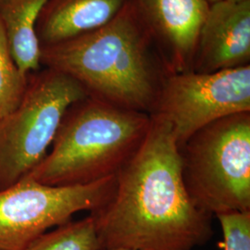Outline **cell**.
<instances>
[{"mask_svg": "<svg viewBox=\"0 0 250 250\" xmlns=\"http://www.w3.org/2000/svg\"><path fill=\"white\" fill-rule=\"evenodd\" d=\"M116 175L86 185L53 187L24 177L0 190V250H23L38 236L94 212L110 200Z\"/></svg>", "mask_w": 250, "mask_h": 250, "instance_id": "cell-6", "label": "cell"}, {"mask_svg": "<svg viewBox=\"0 0 250 250\" xmlns=\"http://www.w3.org/2000/svg\"><path fill=\"white\" fill-rule=\"evenodd\" d=\"M23 250H101L93 215L44 232Z\"/></svg>", "mask_w": 250, "mask_h": 250, "instance_id": "cell-12", "label": "cell"}, {"mask_svg": "<svg viewBox=\"0 0 250 250\" xmlns=\"http://www.w3.org/2000/svg\"><path fill=\"white\" fill-rule=\"evenodd\" d=\"M137 21L126 3L99 29L41 46V63L72 77L88 96L150 114L163 80Z\"/></svg>", "mask_w": 250, "mask_h": 250, "instance_id": "cell-2", "label": "cell"}, {"mask_svg": "<svg viewBox=\"0 0 250 250\" xmlns=\"http://www.w3.org/2000/svg\"><path fill=\"white\" fill-rule=\"evenodd\" d=\"M27 83L28 76L21 72L14 62L0 21V119L18 106Z\"/></svg>", "mask_w": 250, "mask_h": 250, "instance_id": "cell-13", "label": "cell"}, {"mask_svg": "<svg viewBox=\"0 0 250 250\" xmlns=\"http://www.w3.org/2000/svg\"><path fill=\"white\" fill-rule=\"evenodd\" d=\"M208 2H211V3H215V2H218V1H221V0H207Z\"/></svg>", "mask_w": 250, "mask_h": 250, "instance_id": "cell-17", "label": "cell"}, {"mask_svg": "<svg viewBox=\"0 0 250 250\" xmlns=\"http://www.w3.org/2000/svg\"><path fill=\"white\" fill-rule=\"evenodd\" d=\"M86 97L79 83L56 70L28 76L18 106L0 119V190L26 177L42 162L67 110Z\"/></svg>", "mask_w": 250, "mask_h": 250, "instance_id": "cell-5", "label": "cell"}, {"mask_svg": "<svg viewBox=\"0 0 250 250\" xmlns=\"http://www.w3.org/2000/svg\"><path fill=\"white\" fill-rule=\"evenodd\" d=\"M150 114L88 96L70 107L51 150L27 177L66 187L116 175L143 143Z\"/></svg>", "mask_w": 250, "mask_h": 250, "instance_id": "cell-3", "label": "cell"}, {"mask_svg": "<svg viewBox=\"0 0 250 250\" xmlns=\"http://www.w3.org/2000/svg\"><path fill=\"white\" fill-rule=\"evenodd\" d=\"M143 143L117 172L113 196L91 212L101 250H194L210 240L211 216L188 194L176 137L152 115Z\"/></svg>", "mask_w": 250, "mask_h": 250, "instance_id": "cell-1", "label": "cell"}, {"mask_svg": "<svg viewBox=\"0 0 250 250\" xmlns=\"http://www.w3.org/2000/svg\"><path fill=\"white\" fill-rule=\"evenodd\" d=\"M224 234V250H250V211L216 216Z\"/></svg>", "mask_w": 250, "mask_h": 250, "instance_id": "cell-14", "label": "cell"}, {"mask_svg": "<svg viewBox=\"0 0 250 250\" xmlns=\"http://www.w3.org/2000/svg\"><path fill=\"white\" fill-rule=\"evenodd\" d=\"M49 0H5L0 5V21L11 55L21 72L26 76L41 64V44L37 22Z\"/></svg>", "mask_w": 250, "mask_h": 250, "instance_id": "cell-11", "label": "cell"}, {"mask_svg": "<svg viewBox=\"0 0 250 250\" xmlns=\"http://www.w3.org/2000/svg\"><path fill=\"white\" fill-rule=\"evenodd\" d=\"M188 194L206 213L250 211V112L206 125L180 146Z\"/></svg>", "mask_w": 250, "mask_h": 250, "instance_id": "cell-4", "label": "cell"}, {"mask_svg": "<svg viewBox=\"0 0 250 250\" xmlns=\"http://www.w3.org/2000/svg\"><path fill=\"white\" fill-rule=\"evenodd\" d=\"M127 0H49L37 22L41 46L53 45L107 24Z\"/></svg>", "mask_w": 250, "mask_h": 250, "instance_id": "cell-10", "label": "cell"}, {"mask_svg": "<svg viewBox=\"0 0 250 250\" xmlns=\"http://www.w3.org/2000/svg\"><path fill=\"white\" fill-rule=\"evenodd\" d=\"M241 112H250V65L171 73L163 79L150 114L170 124L182 146L206 125Z\"/></svg>", "mask_w": 250, "mask_h": 250, "instance_id": "cell-7", "label": "cell"}, {"mask_svg": "<svg viewBox=\"0 0 250 250\" xmlns=\"http://www.w3.org/2000/svg\"><path fill=\"white\" fill-rule=\"evenodd\" d=\"M4 1H5V0H0V5H1V4H2Z\"/></svg>", "mask_w": 250, "mask_h": 250, "instance_id": "cell-18", "label": "cell"}, {"mask_svg": "<svg viewBox=\"0 0 250 250\" xmlns=\"http://www.w3.org/2000/svg\"><path fill=\"white\" fill-rule=\"evenodd\" d=\"M197 72L249 65L250 0H221L209 6L197 39Z\"/></svg>", "mask_w": 250, "mask_h": 250, "instance_id": "cell-8", "label": "cell"}, {"mask_svg": "<svg viewBox=\"0 0 250 250\" xmlns=\"http://www.w3.org/2000/svg\"><path fill=\"white\" fill-rule=\"evenodd\" d=\"M149 25L171 51L173 73L189 72L198 34L209 8L207 0H134Z\"/></svg>", "mask_w": 250, "mask_h": 250, "instance_id": "cell-9", "label": "cell"}, {"mask_svg": "<svg viewBox=\"0 0 250 250\" xmlns=\"http://www.w3.org/2000/svg\"><path fill=\"white\" fill-rule=\"evenodd\" d=\"M231 2H243V1H247V0H228Z\"/></svg>", "mask_w": 250, "mask_h": 250, "instance_id": "cell-16", "label": "cell"}, {"mask_svg": "<svg viewBox=\"0 0 250 250\" xmlns=\"http://www.w3.org/2000/svg\"><path fill=\"white\" fill-rule=\"evenodd\" d=\"M131 250L128 249H124V248H112V249H107V250Z\"/></svg>", "mask_w": 250, "mask_h": 250, "instance_id": "cell-15", "label": "cell"}]
</instances>
